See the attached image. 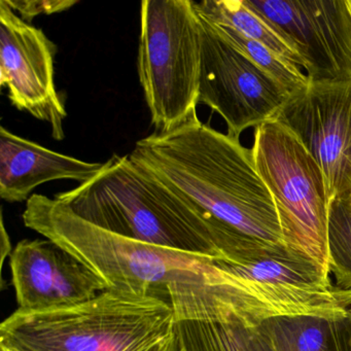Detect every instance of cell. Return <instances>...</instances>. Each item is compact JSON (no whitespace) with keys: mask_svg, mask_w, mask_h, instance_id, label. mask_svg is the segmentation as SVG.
Masks as SVG:
<instances>
[{"mask_svg":"<svg viewBox=\"0 0 351 351\" xmlns=\"http://www.w3.org/2000/svg\"><path fill=\"white\" fill-rule=\"evenodd\" d=\"M349 197H350V199H351V195H350V196H349Z\"/></svg>","mask_w":351,"mask_h":351,"instance_id":"23","label":"cell"},{"mask_svg":"<svg viewBox=\"0 0 351 351\" xmlns=\"http://www.w3.org/2000/svg\"><path fill=\"white\" fill-rule=\"evenodd\" d=\"M0 351H17V350H14V349L8 348V347H5V346H0Z\"/></svg>","mask_w":351,"mask_h":351,"instance_id":"21","label":"cell"},{"mask_svg":"<svg viewBox=\"0 0 351 351\" xmlns=\"http://www.w3.org/2000/svg\"><path fill=\"white\" fill-rule=\"evenodd\" d=\"M199 15V14H198ZM201 22L199 104L217 112L229 136L239 139L250 127L274 118L289 91L227 42L213 24Z\"/></svg>","mask_w":351,"mask_h":351,"instance_id":"7","label":"cell"},{"mask_svg":"<svg viewBox=\"0 0 351 351\" xmlns=\"http://www.w3.org/2000/svg\"><path fill=\"white\" fill-rule=\"evenodd\" d=\"M11 270L22 311L71 307L108 289L97 275L49 239L20 241L12 252Z\"/></svg>","mask_w":351,"mask_h":351,"instance_id":"11","label":"cell"},{"mask_svg":"<svg viewBox=\"0 0 351 351\" xmlns=\"http://www.w3.org/2000/svg\"><path fill=\"white\" fill-rule=\"evenodd\" d=\"M349 1V5H350V9H351V0H348Z\"/></svg>","mask_w":351,"mask_h":351,"instance_id":"22","label":"cell"},{"mask_svg":"<svg viewBox=\"0 0 351 351\" xmlns=\"http://www.w3.org/2000/svg\"><path fill=\"white\" fill-rule=\"evenodd\" d=\"M104 163L97 176L54 198L106 231L213 260L242 262L269 245L217 227L129 155H112Z\"/></svg>","mask_w":351,"mask_h":351,"instance_id":"2","label":"cell"},{"mask_svg":"<svg viewBox=\"0 0 351 351\" xmlns=\"http://www.w3.org/2000/svg\"><path fill=\"white\" fill-rule=\"evenodd\" d=\"M22 217L26 227L66 250L112 291L169 301L170 285L203 278L213 270V258L106 231L45 195H32Z\"/></svg>","mask_w":351,"mask_h":351,"instance_id":"4","label":"cell"},{"mask_svg":"<svg viewBox=\"0 0 351 351\" xmlns=\"http://www.w3.org/2000/svg\"><path fill=\"white\" fill-rule=\"evenodd\" d=\"M11 252H13V250H12L10 236L8 234L7 229H5L3 217L1 215V262H3V264L5 262V256H9Z\"/></svg>","mask_w":351,"mask_h":351,"instance_id":"20","label":"cell"},{"mask_svg":"<svg viewBox=\"0 0 351 351\" xmlns=\"http://www.w3.org/2000/svg\"><path fill=\"white\" fill-rule=\"evenodd\" d=\"M195 9L207 21L227 26L250 40L264 45L283 60L303 67L300 55L266 21L250 11L242 0L194 1Z\"/></svg>","mask_w":351,"mask_h":351,"instance_id":"15","label":"cell"},{"mask_svg":"<svg viewBox=\"0 0 351 351\" xmlns=\"http://www.w3.org/2000/svg\"><path fill=\"white\" fill-rule=\"evenodd\" d=\"M7 5L24 21L29 23L40 15H53L77 5L73 0H5Z\"/></svg>","mask_w":351,"mask_h":351,"instance_id":"18","label":"cell"},{"mask_svg":"<svg viewBox=\"0 0 351 351\" xmlns=\"http://www.w3.org/2000/svg\"></svg>","mask_w":351,"mask_h":351,"instance_id":"24","label":"cell"},{"mask_svg":"<svg viewBox=\"0 0 351 351\" xmlns=\"http://www.w3.org/2000/svg\"><path fill=\"white\" fill-rule=\"evenodd\" d=\"M0 346L17 351H180L170 301L112 289L71 307L16 310L0 324Z\"/></svg>","mask_w":351,"mask_h":351,"instance_id":"3","label":"cell"},{"mask_svg":"<svg viewBox=\"0 0 351 351\" xmlns=\"http://www.w3.org/2000/svg\"><path fill=\"white\" fill-rule=\"evenodd\" d=\"M139 82L156 133L197 114L201 22L193 0H145L141 8Z\"/></svg>","mask_w":351,"mask_h":351,"instance_id":"5","label":"cell"},{"mask_svg":"<svg viewBox=\"0 0 351 351\" xmlns=\"http://www.w3.org/2000/svg\"><path fill=\"white\" fill-rule=\"evenodd\" d=\"M252 152L274 201L287 250L330 273V199L319 166L293 133L274 119L256 127Z\"/></svg>","mask_w":351,"mask_h":351,"instance_id":"6","label":"cell"},{"mask_svg":"<svg viewBox=\"0 0 351 351\" xmlns=\"http://www.w3.org/2000/svg\"><path fill=\"white\" fill-rule=\"evenodd\" d=\"M211 24L236 50L247 57L256 66L260 67L267 75H270L277 83L280 84L289 94L307 85L309 82L307 75H304L297 65L283 60L264 45L245 38L232 28Z\"/></svg>","mask_w":351,"mask_h":351,"instance_id":"17","label":"cell"},{"mask_svg":"<svg viewBox=\"0 0 351 351\" xmlns=\"http://www.w3.org/2000/svg\"><path fill=\"white\" fill-rule=\"evenodd\" d=\"M274 120L309 152L328 199L351 195V82H308L289 94Z\"/></svg>","mask_w":351,"mask_h":351,"instance_id":"9","label":"cell"},{"mask_svg":"<svg viewBox=\"0 0 351 351\" xmlns=\"http://www.w3.org/2000/svg\"><path fill=\"white\" fill-rule=\"evenodd\" d=\"M180 351H247L242 322L213 295L204 278L169 287Z\"/></svg>","mask_w":351,"mask_h":351,"instance_id":"13","label":"cell"},{"mask_svg":"<svg viewBox=\"0 0 351 351\" xmlns=\"http://www.w3.org/2000/svg\"><path fill=\"white\" fill-rule=\"evenodd\" d=\"M242 330L247 351H273L272 347L256 326H250L242 322Z\"/></svg>","mask_w":351,"mask_h":351,"instance_id":"19","label":"cell"},{"mask_svg":"<svg viewBox=\"0 0 351 351\" xmlns=\"http://www.w3.org/2000/svg\"><path fill=\"white\" fill-rule=\"evenodd\" d=\"M56 45L0 1V84L17 110L50 126L56 141L65 137L66 108L55 84Z\"/></svg>","mask_w":351,"mask_h":351,"instance_id":"10","label":"cell"},{"mask_svg":"<svg viewBox=\"0 0 351 351\" xmlns=\"http://www.w3.org/2000/svg\"><path fill=\"white\" fill-rule=\"evenodd\" d=\"M129 158L217 227L287 248L252 149L197 114L174 130L139 139Z\"/></svg>","mask_w":351,"mask_h":351,"instance_id":"1","label":"cell"},{"mask_svg":"<svg viewBox=\"0 0 351 351\" xmlns=\"http://www.w3.org/2000/svg\"><path fill=\"white\" fill-rule=\"evenodd\" d=\"M256 328L273 351H351V309L338 316L271 318Z\"/></svg>","mask_w":351,"mask_h":351,"instance_id":"14","label":"cell"},{"mask_svg":"<svg viewBox=\"0 0 351 351\" xmlns=\"http://www.w3.org/2000/svg\"><path fill=\"white\" fill-rule=\"evenodd\" d=\"M328 263L336 285L351 291V199L336 197L328 204Z\"/></svg>","mask_w":351,"mask_h":351,"instance_id":"16","label":"cell"},{"mask_svg":"<svg viewBox=\"0 0 351 351\" xmlns=\"http://www.w3.org/2000/svg\"><path fill=\"white\" fill-rule=\"evenodd\" d=\"M303 60L310 82H351L348 0H242Z\"/></svg>","mask_w":351,"mask_h":351,"instance_id":"8","label":"cell"},{"mask_svg":"<svg viewBox=\"0 0 351 351\" xmlns=\"http://www.w3.org/2000/svg\"><path fill=\"white\" fill-rule=\"evenodd\" d=\"M104 164L57 153L0 128V198L7 202H27L38 186L55 180L84 184L97 176Z\"/></svg>","mask_w":351,"mask_h":351,"instance_id":"12","label":"cell"}]
</instances>
